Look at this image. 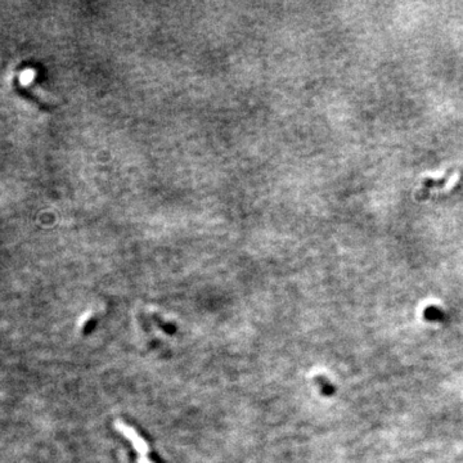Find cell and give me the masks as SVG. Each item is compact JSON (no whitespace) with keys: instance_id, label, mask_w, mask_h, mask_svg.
Returning <instances> with one entry per match:
<instances>
[{"instance_id":"6da1fadb","label":"cell","mask_w":463,"mask_h":463,"mask_svg":"<svg viewBox=\"0 0 463 463\" xmlns=\"http://www.w3.org/2000/svg\"><path fill=\"white\" fill-rule=\"evenodd\" d=\"M425 319L427 322H434V323H443L446 320V314L443 310H440L436 306H429L424 313Z\"/></svg>"}]
</instances>
